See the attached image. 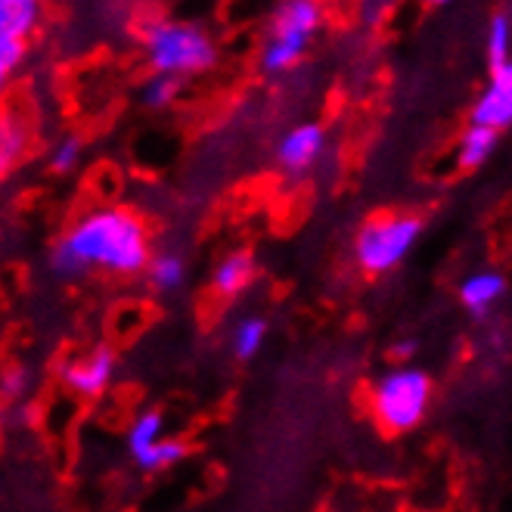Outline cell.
Instances as JSON below:
<instances>
[{
	"label": "cell",
	"instance_id": "9a60e30c",
	"mask_svg": "<svg viewBox=\"0 0 512 512\" xmlns=\"http://www.w3.org/2000/svg\"><path fill=\"white\" fill-rule=\"evenodd\" d=\"M162 438H165V416L159 410L140 413L134 423H131V429H128V450H131V457L140 460L146 450H153Z\"/></svg>",
	"mask_w": 512,
	"mask_h": 512
},
{
	"label": "cell",
	"instance_id": "9c48e42d",
	"mask_svg": "<svg viewBox=\"0 0 512 512\" xmlns=\"http://www.w3.org/2000/svg\"><path fill=\"white\" fill-rule=\"evenodd\" d=\"M503 295H506V277L500 274V270H478V274H469L460 283L463 308L475 317L488 314Z\"/></svg>",
	"mask_w": 512,
	"mask_h": 512
},
{
	"label": "cell",
	"instance_id": "5b68a950",
	"mask_svg": "<svg viewBox=\"0 0 512 512\" xmlns=\"http://www.w3.org/2000/svg\"><path fill=\"white\" fill-rule=\"evenodd\" d=\"M323 22V7L314 0H286L274 10L267 25V41L261 47V69L267 75H283L301 63L317 28Z\"/></svg>",
	"mask_w": 512,
	"mask_h": 512
},
{
	"label": "cell",
	"instance_id": "7c38bea8",
	"mask_svg": "<svg viewBox=\"0 0 512 512\" xmlns=\"http://www.w3.org/2000/svg\"><path fill=\"white\" fill-rule=\"evenodd\" d=\"M41 22L38 0H0V38L28 41Z\"/></svg>",
	"mask_w": 512,
	"mask_h": 512
},
{
	"label": "cell",
	"instance_id": "52a82bcc",
	"mask_svg": "<svg viewBox=\"0 0 512 512\" xmlns=\"http://www.w3.org/2000/svg\"><path fill=\"white\" fill-rule=\"evenodd\" d=\"M469 125L488 128L497 134L512 128V63L491 69L488 87L481 90L478 100L472 103Z\"/></svg>",
	"mask_w": 512,
	"mask_h": 512
},
{
	"label": "cell",
	"instance_id": "8992f818",
	"mask_svg": "<svg viewBox=\"0 0 512 512\" xmlns=\"http://www.w3.org/2000/svg\"><path fill=\"white\" fill-rule=\"evenodd\" d=\"M115 370H118L115 351L100 345L94 351L72 357L69 364H63V382L78 398H100L103 391L112 385Z\"/></svg>",
	"mask_w": 512,
	"mask_h": 512
},
{
	"label": "cell",
	"instance_id": "3957f363",
	"mask_svg": "<svg viewBox=\"0 0 512 512\" xmlns=\"http://www.w3.org/2000/svg\"><path fill=\"white\" fill-rule=\"evenodd\" d=\"M432 388L435 385L429 373H423L419 367H395L382 373L370 391L376 423L391 435L416 429L429 413Z\"/></svg>",
	"mask_w": 512,
	"mask_h": 512
},
{
	"label": "cell",
	"instance_id": "4fadbf2b",
	"mask_svg": "<svg viewBox=\"0 0 512 512\" xmlns=\"http://www.w3.org/2000/svg\"><path fill=\"white\" fill-rule=\"evenodd\" d=\"M497 140L500 134L497 131H488V128H478V125H469L460 137V146H457V168L460 171H475L485 165L494 149H497Z\"/></svg>",
	"mask_w": 512,
	"mask_h": 512
},
{
	"label": "cell",
	"instance_id": "7a4b0ae2",
	"mask_svg": "<svg viewBox=\"0 0 512 512\" xmlns=\"http://www.w3.org/2000/svg\"><path fill=\"white\" fill-rule=\"evenodd\" d=\"M140 41L146 63L153 75H168V78H193L218 63V44L196 22L184 19H149L140 28Z\"/></svg>",
	"mask_w": 512,
	"mask_h": 512
},
{
	"label": "cell",
	"instance_id": "8fae6325",
	"mask_svg": "<svg viewBox=\"0 0 512 512\" xmlns=\"http://www.w3.org/2000/svg\"><path fill=\"white\" fill-rule=\"evenodd\" d=\"M28 140H32V134H28L25 118L13 109L0 112V174L25 159Z\"/></svg>",
	"mask_w": 512,
	"mask_h": 512
},
{
	"label": "cell",
	"instance_id": "ba28073f",
	"mask_svg": "<svg viewBox=\"0 0 512 512\" xmlns=\"http://www.w3.org/2000/svg\"><path fill=\"white\" fill-rule=\"evenodd\" d=\"M326 149V131L320 125H295L277 143V162L286 174H305Z\"/></svg>",
	"mask_w": 512,
	"mask_h": 512
},
{
	"label": "cell",
	"instance_id": "d6986e66",
	"mask_svg": "<svg viewBox=\"0 0 512 512\" xmlns=\"http://www.w3.org/2000/svg\"><path fill=\"white\" fill-rule=\"evenodd\" d=\"M180 94V81L168 78V75H153L143 84V106L146 109H168Z\"/></svg>",
	"mask_w": 512,
	"mask_h": 512
},
{
	"label": "cell",
	"instance_id": "ffe728a7",
	"mask_svg": "<svg viewBox=\"0 0 512 512\" xmlns=\"http://www.w3.org/2000/svg\"><path fill=\"white\" fill-rule=\"evenodd\" d=\"M81 137L69 134L63 140H56V146L50 149V171L53 174H72L81 162Z\"/></svg>",
	"mask_w": 512,
	"mask_h": 512
},
{
	"label": "cell",
	"instance_id": "277c9868",
	"mask_svg": "<svg viewBox=\"0 0 512 512\" xmlns=\"http://www.w3.org/2000/svg\"><path fill=\"white\" fill-rule=\"evenodd\" d=\"M423 236V218L407 212H379L360 224L354 236V261L370 277L395 270Z\"/></svg>",
	"mask_w": 512,
	"mask_h": 512
},
{
	"label": "cell",
	"instance_id": "30bf717a",
	"mask_svg": "<svg viewBox=\"0 0 512 512\" xmlns=\"http://www.w3.org/2000/svg\"><path fill=\"white\" fill-rule=\"evenodd\" d=\"M255 277V258L249 252H230L218 261L212 274V289L221 298H236Z\"/></svg>",
	"mask_w": 512,
	"mask_h": 512
},
{
	"label": "cell",
	"instance_id": "44dd1931",
	"mask_svg": "<svg viewBox=\"0 0 512 512\" xmlns=\"http://www.w3.org/2000/svg\"><path fill=\"white\" fill-rule=\"evenodd\" d=\"M25 41H16V38H0V94H4V87L10 81V75L16 72V66L25 59Z\"/></svg>",
	"mask_w": 512,
	"mask_h": 512
},
{
	"label": "cell",
	"instance_id": "ac0fdd59",
	"mask_svg": "<svg viewBox=\"0 0 512 512\" xmlns=\"http://www.w3.org/2000/svg\"><path fill=\"white\" fill-rule=\"evenodd\" d=\"M267 339V320L261 317H243L233 326V357L236 360H252Z\"/></svg>",
	"mask_w": 512,
	"mask_h": 512
},
{
	"label": "cell",
	"instance_id": "603a6c76",
	"mask_svg": "<svg viewBox=\"0 0 512 512\" xmlns=\"http://www.w3.org/2000/svg\"><path fill=\"white\" fill-rule=\"evenodd\" d=\"M416 354V342L413 339H398L395 345H391V357L398 360V364H407V360H413Z\"/></svg>",
	"mask_w": 512,
	"mask_h": 512
},
{
	"label": "cell",
	"instance_id": "5bb4252c",
	"mask_svg": "<svg viewBox=\"0 0 512 512\" xmlns=\"http://www.w3.org/2000/svg\"><path fill=\"white\" fill-rule=\"evenodd\" d=\"M146 277L159 292H177L187 283V258L180 252H159L146 267Z\"/></svg>",
	"mask_w": 512,
	"mask_h": 512
},
{
	"label": "cell",
	"instance_id": "6da1fadb",
	"mask_svg": "<svg viewBox=\"0 0 512 512\" xmlns=\"http://www.w3.org/2000/svg\"><path fill=\"white\" fill-rule=\"evenodd\" d=\"M153 261L146 221L125 205H100L81 215L50 252L53 277L75 283L90 270L115 277L143 274Z\"/></svg>",
	"mask_w": 512,
	"mask_h": 512
},
{
	"label": "cell",
	"instance_id": "7402d4cb",
	"mask_svg": "<svg viewBox=\"0 0 512 512\" xmlns=\"http://www.w3.org/2000/svg\"><path fill=\"white\" fill-rule=\"evenodd\" d=\"M28 382H32V376H28V370H25V367H19V364H13V367H7L4 373H0V391H4L7 398H19V395H25Z\"/></svg>",
	"mask_w": 512,
	"mask_h": 512
},
{
	"label": "cell",
	"instance_id": "e0dca14e",
	"mask_svg": "<svg viewBox=\"0 0 512 512\" xmlns=\"http://www.w3.org/2000/svg\"><path fill=\"white\" fill-rule=\"evenodd\" d=\"M187 454H190V444L184 438H162L153 450H146L134 463L143 472H165V469H174L177 463H184Z\"/></svg>",
	"mask_w": 512,
	"mask_h": 512
},
{
	"label": "cell",
	"instance_id": "2e32d148",
	"mask_svg": "<svg viewBox=\"0 0 512 512\" xmlns=\"http://www.w3.org/2000/svg\"><path fill=\"white\" fill-rule=\"evenodd\" d=\"M485 56H488L491 69H500V66L512 63V16L509 13H494L488 19Z\"/></svg>",
	"mask_w": 512,
	"mask_h": 512
}]
</instances>
